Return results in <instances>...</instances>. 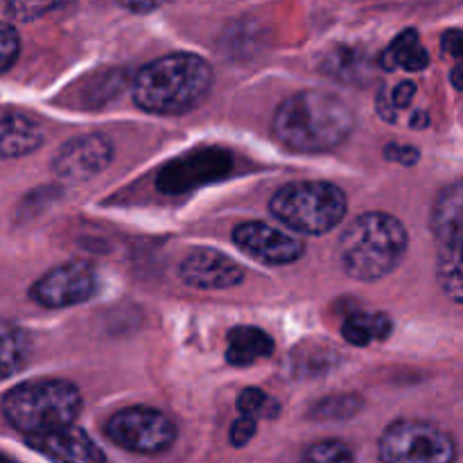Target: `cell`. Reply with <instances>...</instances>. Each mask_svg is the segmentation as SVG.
I'll use <instances>...</instances> for the list:
<instances>
[{
	"label": "cell",
	"instance_id": "cell-1",
	"mask_svg": "<svg viewBox=\"0 0 463 463\" xmlns=\"http://www.w3.org/2000/svg\"><path fill=\"white\" fill-rule=\"evenodd\" d=\"M213 86V68L197 54L176 52L147 63L134 80V102L156 116H179L197 107Z\"/></svg>",
	"mask_w": 463,
	"mask_h": 463
},
{
	"label": "cell",
	"instance_id": "cell-2",
	"mask_svg": "<svg viewBox=\"0 0 463 463\" xmlns=\"http://www.w3.org/2000/svg\"><path fill=\"white\" fill-rule=\"evenodd\" d=\"M353 113L337 98L319 90H301L279 107L274 134L298 152H328L353 131Z\"/></svg>",
	"mask_w": 463,
	"mask_h": 463
},
{
	"label": "cell",
	"instance_id": "cell-3",
	"mask_svg": "<svg viewBox=\"0 0 463 463\" xmlns=\"http://www.w3.org/2000/svg\"><path fill=\"white\" fill-rule=\"evenodd\" d=\"M407 249L405 226L387 213L357 217L342 235V267L355 280H378L401 262Z\"/></svg>",
	"mask_w": 463,
	"mask_h": 463
},
{
	"label": "cell",
	"instance_id": "cell-4",
	"mask_svg": "<svg viewBox=\"0 0 463 463\" xmlns=\"http://www.w3.org/2000/svg\"><path fill=\"white\" fill-rule=\"evenodd\" d=\"M80 410V392L66 380H30L9 389L3 398L7 423L27 437L68 428Z\"/></svg>",
	"mask_w": 463,
	"mask_h": 463
},
{
	"label": "cell",
	"instance_id": "cell-5",
	"mask_svg": "<svg viewBox=\"0 0 463 463\" xmlns=\"http://www.w3.org/2000/svg\"><path fill=\"white\" fill-rule=\"evenodd\" d=\"M274 217L306 235L335 229L346 215V194L326 181H297L274 194L269 203Z\"/></svg>",
	"mask_w": 463,
	"mask_h": 463
},
{
	"label": "cell",
	"instance_id": "cell-6",
	"mask_svg": "<svg viewBox=\"0 0 463 463\" xmlns=\"http://www.w3.org/2000/svg\"><path fill=\"white\" fill-rule=\"evenodd\" d=\"M383 463H452L455 441L437 425L423 420H398L380 439Z\"/></svg>",
	"mask_w": 463,
	"mask_h": 463
},
{
	"label": "cell",
	"instance_id": "cell-7",
	"mask_svg": "<svg viewBox=\"0 0 463 463\" xmlns=\"http://www.w3.org/2000/svg\"><path fill=\"white\" fill-rule=\"evenodd\" d=\"M107 434L116 446L140 455H156L170 448L176 428L163 411L152 407H129L118 411L107 423Z\"/></svg>",
	"mask_w": 463,
	"mask_h": 463
},
{
	"label": "cell",
	"instance_id": "cell-8",
	"mask_svg": "<svg viewBox=\"0 0 463 463\" xmlns=\"http://www.w3.org/2000/svg\"><path fill=\"white\" fill-rule=\"evenodd\" d=\"M231 154L226 149L203 147L176 158L158 175V188L167 194L188 193L197 185L224 179L231 172Z\"/></svg>",
	"mask_w": 463,
	"mask_h": 463
},
{
	"label": "cell",
	"instance_id": "cell-9",
	"mask_svg": "<svg viewBox=\"0 0 463 463\" xmlns=\"http://www.w3.org/2000/svg\"><path fill=\"white\" fill-rule=\"evenodd\" d=\"M98 289V276L86 262H66L32 285L30 297L43 307H68L89 301Z\"/></svg>",
	"mask_w": 463,
	"mask_h": 463
},
{
	"label": "cell",
	"instance_id": "cell-10",
	"mask_svg": "<svg viewBox=\"0 0 463 463\" xmlns=\"http://www.w3.org/2000/svg\"><path fill=\"white\" fill-rule=\"evenodd\" d=\"M233 242L262 265H289L297 262L306 249L297 235H289L262 222L240 224L233 231Z\"/></svg>",
	"mask_w": 463,
	"mask_h": 463
},
{
	"label": "cell",
	"instance_id": "cell-11",
	"mask_svg": "<svg viewBox=\"0 0 463 463\" xmlns=\"http://www.w3.org/2000/svg\"><path fill=\"white\" fill-rule=\"evenodd\" d=\"M179 276L199 289H229L242 283L244 271L238 262L215 249H197L181 260Z\"/></svg>",
	"mask_w": 463,
	"mask_h": 463
},
{
	"label": "cell",
	"instance_id": "cell-12",
	"mask_svg": "<svg viewBox=\"0 0 463 463\" xmlns=\"http://www.w3.org/2000/svg\"><path fill=\"white\" fill-rule=\"evenodd\" d=\"M111 143L104 136H80L59 149L54 156V172L66 179H90L111 163Z\"/></svg>",
	"mask_w": 463,
	"mask_h": 463
},
{
	"label": "cell",
	"instance_id": "cell-13",
	"mask_svg": "<svg viewBox=\"0 0 463 463\" xmlns=\"http://www.w3.org/2000/svg\"><path fill=\"white\" fill-rule=\"evenodd\" d=\"M27 446H32L54 463H104L102 450L75 425L27 437Z\"/></svg>",
	"mask_w": 463,
	"mask_h": 463
},
{
	"label": "cell",
	"instance_id": "cell-14",
	"mask_svg": "<svg viewBox=\"0 0 463 463\" xmlns=\"http://www.w3.org/2000/svg\"><path fill=\"white\" fill-rule=\"evenodd\" d=\"M43 143V127L34 116L16 109H0V158L32 154Z\"/></svg>",
	"mask_w": 463,
	"mask_h": 463
},
{
	"label": "cell",
	"instance_id": "cell-15",
	"mask_svg": "<svg viewBox=\"0 0 463 463\" xmlns=\"http://www.w3.org/2000/svg\"><path fill=\"white\" fill-rule=\"evenodd\" d=\"M271 353H274V342L265 330L253 328V326H238L229 333V348H226L229 364L247 366L262 357H269Z\"/></svg>",
	"mask_w": 463,
	"mask_h": 463
},
{
	"label": "cell",
	"instance_id": "cell-16",
	"mask_svg": "<svg viewBox=\"0 0 463 463\" xmlns=\"http://www.w3.org/2000/svg\"><path fill=\"white\" fill-rule=\"evenodd\" d=\"M432 229L443 242L463 235V184H452L437 197L432 208Z\"/></svg>",
	"mask_w": 463,
	"mask_h": 463
},
{
	"label": "cell",
	"instance_id": "cell-17",
	"mask_svg": "<svg viewBox=\"0 0 463 463\" xmlns=\"http://www.w3.org/2000/svg\"><path fill=\"white\" fill-rule=\"evenodd\" d=\"M383 66L387 71H396V68H405V71L416 72L428 68L430 54L420 43L419 34L414 30H405L401 36L392 41L387 50L383 52Z\"/></svg>",
	"mask_w": 463,
	"mask_h": 463
},
{
	"label": "cell",
	"instance_id": "cell-18",
	"mask_svg": "<svg viewBox=\"0 0 463 463\" xmlns=\"http://www.w3.org/2000/svg\"><path fill=\"white\" fill-rule=\"evenodd\" d=\"M321 71L333 80L346 81V84H360L371 75L366 54L353 48H335L326 52L321 59Z\"/></svg>",
	"mask_w": 463,
	"mask_h": 463
},
{
	"label": "cell",
	"instance_id": "cell-19",
	"mask_svg": "<svg viewBox=\"0 0 463 463\" xmlns=\"http://www.w3.org/2000/svg\"><path fill=\"white\" fill-rule=\"evenodd\" d=\"M392 319L383 312L366 315V312H353L344 319L342 335L353 346H369L371 342H383L392 335Z\"/></svg>",
	"mask_w": 463,
	"mask_h": 463
},
{
	"label": "cell",
	"instance_id": "cell-20",
	"mask_svg": "<svg viewBox=\"0 0 463 463\" xmlns=\"http://www.w3.org/2000/svg\"><path fill=\"white\" fill-rule=\"evenodd\" d=\"M439 285L452 301L463 303V235L443 244L437 262Z\"/></svg>",
	"mask_w": 463,
	"mask_h": 463
},
{
	"label": "cell",
	"instance_id": "cell-21",
	"mask_svg": "<svg viewBox=\"0 0 463 463\" xmlns=\"http://www.w3.org/2000/svg\"><path fill=\"white\" fill-rule=\"evenodd\" d=\"M30 353L27 335L18 326L0 321V380L23 369Z\"/></svg>",
	"mask_w": 463,
	"mask_h": 463
},
{
	"label": "cell",
	"instance_id": "cell-22",
	"mask_svg": "<svg viewBox=\"0 0 463 463\" xmlns=\"http://www.w3.org/2000/svg\"><path fill=\"white\" fill-rule=\"evenodd\" d=\"M238 410L249 419H276L279 414V402L267 396L260 389H244L238 398Z\"/></svg>",
	"mask_w": 463,
	"mask_h": 463
},
{
	"label": "cell",
	"instance_id": "cell-23",
	"mask_svg": "<svg viewBox=\"0 0 463 463\" xmlns=\"http://www.w3.org/2000/svg\"><path fill=\"white\" fill-rule=\"evenodd\" d=\"M301 463H355V457L346 443L319 441L303 452Z\"/></svg>",
	"mask_w": 463,
	"mask_h": 463
},
{
	"label": "cell",
	"instance_id": "cell-24",
	"mask_svg": "<svg viewBox=\"0 0 463 463\" xmlns=\"http://www.w3.org/2000/svg\"><path fill=\"white\" fill-rule=\"evenodd\" d=\"M362 402L355 396H333L321 401L319 405L312 410V414L319 416V419H351L357 410H360Z\"/></svg>",
	"mask_w": 463,
	"mask_h": 463
},
{
	"label": "cell",
	"instance_id": "cell-25",
	"mask_svg": "<svg viewBox=\"0 0 463 463\" xmlns=\"http://www.w3.org/2000/svg\"><path fill=\"white\" fill-rule=\"evenodd\" d=\"M18 50H21L18 32L12 25H7V23H0V75L14 66Z\"/></svg>",
	"mask_w": 463,
	"mask_h": 463
},
{
	"label": "cell",
	"instance_id": "cell-26",
	"mask_svg": "<svg viewBox=\"0 0 463 463\" xmlns=\"http://www.w3.org/2000/svg\"><path fill=\"white\" fill-rule=\"evenodd\" d=\"M384 156H387L389 161L401 163V165H416V161H419L420 154L414 145L392 143L387 149H384Z\"/></svg>",
	"mask_w": 463,
	"mask_h": 463
},
{
	"label": "cell",
	"instance_id": "cell-27",
	"mask_svg": "<svg viewBox=\"0 0 463 463\" xmlns=\"http://www.w3.org/2000/svg\"><path fill=\"white\" fill-rule=\"evenodd\" d=\"M253 434H256V420L249 419V416H240L231 428V443L240 448L251 441Z\"/></svg>",
	"mask_w": 463,
	"mask_h": 463
},
{
	"label": "cell",
	"instance_id": "cell-28",
	"mask_svg": "<svg viewBox=\"0 0 463 463\" xmlns=\"http://www.w3.org/2000/svg\"><path fill=\"white\" fill-rule=\"evenodd\" d=\"M52 9H57V5H7L5 12L21 18V21H30V18L39 16V14H45V12H52Z\"/></svg>",
	"mask_w": 463,
	"mask_h": 463
},
{
	"label": "cell",
	"instance_id": "cell-29",
	"mask_svg": "<svg viewBox=\"0 0 463 463\" xmlns=\"http://www.w3.org/2000/svg\"><path fill=\"white\" fill-rule=\"evenodd\" d=\"M443 52L450 54V57L461 59L463 61V30H450L443 34L441 39Z\"/></svg>",
	"mask_w": 463,
	"mask_h": 463
},
{
	"label": "cell",
	"instance_id": "cell-30",
	"mask_svg": "<svg viewBox=\"0 0 463 463\" xmlns=\"http://www.w3.org/2000/svg\"><path fill=\"white\" fill-rule=\"evenodd\" d=\"M414 95H416V86L411 84V81H402V84H398L392 93L393 107L407 109L411 104V99H414Z\"/></svg>",
	"mask_w": 463,
	"mask_h": 463
},
{
	"label": "cell",
	"instance_id": "cell-31",
	"mask_svg": "<svg viewBox=\"0 0 463 463\" xmlns=\"http://www.w3.org/2000/svg\"><path fill=\"white\" fill-rule=\"evenodd\" d=\"M378 109H380V113L387 118V120H393V118H396L392 111H389V109H396V107L387 102V89H384V86L380 89V93H378Z\"/></svg>",
	"mask_w": 463,
	"mask_h": 463
},
{
	"label": "cell",
	"instance_id": "cell-32",
	"mask_svg": "<svg viewBox=\"0 0 463 463\" xmlns=\"http://www.w3.org/2000/svg\"><path fill=\"white\" fill-rule=\"evenodd\" d=\"M428 125H430L428 111H416L414 116H411V127H414V129H425Z\"/></svg>",
	"mask_w": 463,
	"mask_h": 463
},
{
	"label": "cell",
	"instance_id": "cell-33",
	"mask_svg": "<svg viewBox=\"0 0 463 463\" xmlns=\"http://www.w3.org/2000/svg\"><path fill=\"white\" fill-rule=\"evenodd\" d=\"M452 84H455L457 90H463V68L457 66L455 71H452Z\"/></svg>",
	"mask_w": 463,
	"mask_h": 463
},
{
	"label": "cell",
	"instance_id": "cell-34",
	"mask_svg": "<svg viewBox=\"0 0 463 463\" xmlns=\"http://www.w3.org/2000/svg\"><path fill=\"white\" fill-rule=\"evenodd\" d=\"M127 9H131V12H152V9H158V5H131L127 3Z\"/></svg>",
	"mask_w": 463,
	"mask_h": 463
},
{
	"label": "cell",
	"instance_id": "cell-35",
	"mask_svg": "<svg viewBox=\"0 0 463 463\" xmlns=\"http://www.w3.org/2000/svg\"><path fill=\"white\" fill-rule=\"evenodd\" d=\"M0 463H21V461H16V459H14V457L5 455V452L0 450Z\"/></svg>",
	"mask_w": 463,
	"mask_h": 463
}]
</instances>
